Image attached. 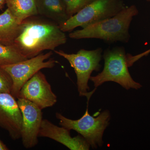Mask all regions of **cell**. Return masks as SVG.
Listing matches in <instances>:
<instances>
[{"mask_svg":"<svg viewBox=\"0 0 150 150\" xmlns=\"http://www.w3.org/2000/svg\"><path fill=\"white\" fill-rule=\"evenodd\" d=\"M22 115L21 139L25 149L37 145L39 131L43 121L42 110L31 101L24 98H17Z\"/></svg>","mask_w":150,"mask_h":150,"instance_id":"9","label":"cell"},{"mask_svg":"<svg viewBox=\"0 0 150 150\" xmlns=\"http://www.w3.org/2000/svg\"><path fill=\"white\" fill-rule=\"evenodd\" d=\"M18 98L31 101L41 110L52 107L57 102V96L52 91L46 76L40 71L23 86Z\"/></svg>","mask_w":150,"mask_h":150,"instance_id":"8","label":"cell"},{"mask_svg":"<svg viewBox=\"0 0 150 150\" xmlns=\"http://www.w3.org/2000/svg\"><path fill=\"white\" fill-rule=\"evenodd\" d=\"M135 5L126 6L117 14L94 23L81 30L71 31L69 36L74 39L96 38L108 43H127L130 38L129 33L131 22L139 14Z\"/></svg>","mask_w":150,"mask_h":150,"instance_id":"2","label":"cell"},{"mask_svg":"<svg viewBox=\"0 0 150 150\" xmlns=\"http://www.w3.org/2000/svg\"><path fill=\"white\" fill-rule=\"evenodd\" d=\"M68 16L71 18L95 0H63Z\"/></svg>","mask_w":150,"mask_h":150,"instance_id":"16","label":"cell"},{"mask_svg":"<svg viewBox=\"0 0 150 150\" xmlns=\"http://www.w3.org/2000/svg\"><path fill=\"white\" fill-rule=\"evenodd\" d=\"M54 51L59 56L67 59L74 70L79 96H86L88 103L96 88L93 91L88 92L90 89L88 82L92 73L94 71H98L101 68L100 63L102 59V48H99L93 50L82 49L76 54H67L62 50Z\"/></svg>","mask_w":150,"mask_h":150,"instance_id":"4","label":"cell"},{"mask_svg":"<svg viewBox=\"0 0 150 150\" xmlns=\"http://www.w3.org/2000/svg\"><path fill=\"white\" fill-rule=\"evenodd\" d=\"M22 115L16 98L11 93H0V127L12 139H21Z\"/></svg>","mask_w":150,"mask_h":150,"instance_id":"10","label":"cell"},{"mask_svg":"<svg viewBox=\"0 0 150 150\" xmlns=\"http://www.w3.org/2000/svg\"><path fill=\"white\" fill-rule=\"evenodd\" d=\"M56 117L59 120L60 126L77 132L85 139L92 149H97L103 144V136L109 124L110 118V112L108 110H105L95 118L89 113L87 103L85 113L80 119H69L58 112H56Z\"/></svg>","mask_w":150,"mask_h":150,"instance_id":"6","label":"cell"},{"mask_svg":"<svg viewBox=\"0 0 150 150\" xmlns=\"http://www.w3.org/2000/svg\"><path fill=\"white\" fill-rule=\"evenodd\" d=\"M123 0H95L70 18L59 27L64 32L76 28H83L112 17L126 8Z\"/></svg>","mask_w":150,"mask_h":150,"instance_id":"5","label":"cell"},{"mask_svg":"<svg viewBox=\"0 0 150 150\" xmlns=\"http://www.w3.org/2000/svg\"><path fill=\"white\" fill-rule=\"evenodd\" d=\"M13 45H4L0 43V67L26 60Z\"/></svg>","mask_w":150,"mask_h":150,"instance_id":"15","label":"cell"},{"mask_svg":"<svg viewBox=\"0 0 150 150\" xmlns=\"http://www.w3.org/2000/svg\"><path fill=\"white\" fill-rule=\"evenodd\" d=\"M13 81L10 75L0 67V93H11Z\"/></svg>","mask_w":150,"mask_h":150,"instance_id":"17","label":"cell"},{"mask_svg":"<svg viewBox=\"0 0 150 150\" xmlns=\"http://www.w3.org/2000/svg\"><path fill=\"white\" fill-rule=\"evenodd\" d=\"M148 2H150V0H146ZM150 53V49L147 51L143 52L142 54H138L136 56H132L131 54H127V60L130 66H132L135 62L144 56H147Z\"/></svg>","mask_w":150,"mask_h":150,"instance_id":"18","label":"cell"},{"mask_svg":"<svg viewBox=\"0 0 150 150\" xmlns=\"http://www.w3.org/2000/svg\"><path fill=\"white\" fill-rule=\"evenodd\" d=\"M38 137H46L59 142L71 150H88L90 145L81 135L72 137L70 130L56 126L47 119H43Z\"/></svg>","mask_w":150,"mask_h":150,"instance_id":"11","label":"cell"},{"mask_svg":"<svg viewBox=\"0 0 150 150\" xmlns=\"http://www.w3.org/2000/svg\"><path fill=\"white\" fill-rule=\"evenodd\" d=\"M67 40L65 32L54 22L28 18L22 23L13 45L25 57L30 59L45 50L54 51Z\"/></svg>","mask_w":150,"mask_h":150,"instance_id":"1","label":"cell"},{"mask_svg":"<svg viewBox=\"0 0 150 150\" xmlns=\"http://www.w3.org/2000/svg\"><path fill=\"white\" fill-rule=\"evenodd\" d=\"M9 149L6 145L3 143L2 141L0 139V150H8Z\"/></svg>","mask_w":150,"mask_h":150,"instance_id":"19","label":"cell"},{"mask_svg":"<svg viewBox=\"0 0 150 150\" xmlns=\"http://www.w3.org/2000/svg\"><path fill=\"white\" fill-rule=\"evenodd\" d=\"M53 54L52 51L46 54H40L33 58L2 66L10 76L13 81L11 94L16 99L23 86L35 74L44 69H52L58 62L53 59H49Z\"/></svg>","mask_w":150,"mask_h":150,"instance_id":"7","label":"cell"},{"mask_svg":"<svg viewBox=\"0 0 150 150\" xmlns=\"http://www.w3.org/2000/svg\"><path fill=\"white\" fill-rule=\"evenodd\" d=\"M5 2V0H0V9L3 7Z\"/></svg>","mask_w":150,"mask_h":150,"instance_id":"20","label":"cell"},{"mask_svg":"<svg viewBox=\"0 0 150 150\" xmlns=\"http://www.w3.org/2000/svg\"><path fill=\"white\" fill-rule=\"evenodd\" d=\"M8 8L20 23L38 14L35 0H5Z\"/></svg>","mask_w":150,"mask_h":150,"instance_id":"14","label":"cell"},{"mask_svg":"<svg viewBox=\"0 0 150 150\" xmlns=\"http://www.w3.org/2000/svg\"><path fill=\"white\" fill-rule=\"evenodd\" d=\"M22 23L18 21L7 8L0 14V43L13 45L21 30Z\"/></svg>","mask_w":150,"mask_h":150,"instance_id":"13","label":"cell"},{"mask_svg":"<svg viewBox=\"0 0 150 150\" xmlns=\"http://www.w3.org/2000/svg\"><path fill=\"white\" fill-rule=\"evenodd\" d=\"M38 14L59 25L70 18L63 0H35Z\"/></svg>","mask_w":150,"mask_h":150,"instance_id":"12","label":"cell"},{"mask_svg":"<svg viewBox=\"0 0 150 150\" xmlns=\"http://www.w3.org/2000/svg\"><path fill=\"white\" fill-rule=\"evenodd\" d=\"M103 57L104 60L103 70L97 76L90 78L96 88L109 81L119 84L126 90H138L142 88V85L134 81L129 73L124 47L107 49L104 51Z\"/></svg>","mask_w":150,"mask_h":150,"instance_id":"3","label":"cell"}]
</instances>
